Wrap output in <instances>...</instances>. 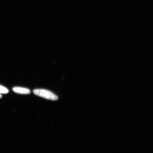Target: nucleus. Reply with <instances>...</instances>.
<instances>
[{
	"label": "nucleus",
	"instance_id": "nucleus-3",
	"mask_svg": "<svg viewBox=\"0 0 153 153\" xmlns=\"http://www.w3.org/2000/svg\"><path fill=\"white\" fill-rule=\"evenodd\" d=\"M8 92V90L7 88L0 85V94H7Z\"/></svg>",
	"mask_w": 153,
	"mask_h": 153
},
{
	"label": "nucleus",
	"instance_id": "nucleus-1",
	"mask_svg": "<svg viewBox=\"0 0 153 153\" xmlns=\"http://www.w3.org/2000/svg\"><path fill=\"white\" fill-rule=\"evenodd\" d=\"M33 92L34 94L48 100L56 101L58 99V97L57 95L47 90L36 89L34 90Z\"/></svg>",
	"mask_w": 153,
	"mask_h": 153
},
{
	"label": "nucleus",
	"instance_id": "nucleus-4",
	"mask_svg": "<svg viewBox=\"0 0 153 153\" xmlns=\"http://www.w3.org/2000/svg\"><path fill=\"white\" fill-rule=\"evenodd\" d=\"M2 95L1 94H0V99H1V98H2Z\"/></svg>",
	"mask_w": 153,
	"mask_h": 153
},
{
	"label": "nucleus",
	"instance_id": "nucleus-2",
	"mask_svg": "<svg viewBox=\"0 0 153 153\" xmlns=\"http://www.w3.org/2000/svg\"><path fill=\"white\" fill-rule=\"evenodd\" d=\"M13 90L14 92L21 94H29L30 91L29 89L20 87H15L13 88Z\"/></svg>",
	"mask_w": 153,
	"mask_h": 153
}]
</instances>
